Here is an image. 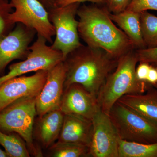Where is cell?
Listing matches in <instances>:
<instances>
[{"label": "cell", "instance_id": "6da1fadb", "mask_svg": "<svg viewBox=\"0 0 157 157\" xmlns=\"http://www.w3.org/2000/svg\"><path fill=\"white\" fill-rule=\"evenodd\" d=\"M83 5L77 11L79 37L86 45L106 51L118 59L135 48L126 35L114 24L106 6Z\"/></svg>", "mask_w": 157, "mask_h": 157}, {"label": "cell", "instance_id": "7a4b0ae2", "mask_svg": "<svg viewBox=\"0 0 157 157\" xmlns=\"http://www.w3.org/2000/svg\"><path fill=\"white\" fill-rule=\"evenodd\" d=\"M117 61L101 48L81 45L64 61L67 68L64 89L78 83L98 97L106 78L116 67Z\"/></svg>", "mask_w": 157, "mask_h": 157}, {"label": "cell", "instance_id": "3957f363", "mask_svg": "<svg viewBox=\"0 0 157 157\" xmlns=\"http://www.w3.org/2000/svg\"><path fill=\"white\" fill-rule=\"evenodd\" d=\"M137 63L134 49L118 59L116 67L106 78L97 97L103 112L109 115L113 106L123 96L142 94L151 86L147 82L137 79L136 74Z\"/></svg>", "mask_w": 157, "mask_h": 157}, {"label": "cell", "instance_id": "277c9868", "mask_svg": "<svg viewBox=\"0 0 157 157\" xmlns=\"http://www.w3.org/2000/svg\"><path fill=\"white\" fill-rule=\"evenodd\" d=\"M36 98H20L0 111V130L4 133L18 134L25 141L30 153L41 157L42 152L33 138L34 119L37 115Z\"/></svg>", "mask_w": 157, "mask_h": 157}, {"label": "cell", "instance_id": "5b68a950", "mask_svg": "<svg viewBox=\"0 0 157 157\" xmlns=\"http://www.w3.org/2000/svg\"><path fill=\"white\" fill-rule=\"evenodd\" d=\"M122 140L144 144L157 142V125L118 101L109 113Z\"/></svg>", "mask_w": 157, "mask_h": 157}, {"label": "cell", "instance_id": "8992f818", "mask_svg": "<svg viewBox=\"0 0 157 157\" xmlns=\"http://www.w3.org/2000/svg\"><path fill=\"white\" fill-rule=\"evenodd\" d=\"M80 3H71L48 11V18L54 27L56 38L51 47L59 51L64 61L69 53L82 45L76 19Z\"/></svg>", "mask_w": 157, "mask_h": 157}, {"label": "cell", "instance_id": "52a82bcc", "mask_svg": "<svg viewBox=\"0 0 157 157\" xmlns=\"http://www.w3.org/2000/svg\"><path fill=\"white\" fill-rule=\"evenodd\" d=\"M47 42L44 37L37 34L36 40L30 46V52L26 58L9 66L8 73L0 76V85L11 78L30 72L50 70L64 61L62 52L48 46Z\"/></svg>", "mask_w": 157, "mask_h": 157}, {"label": "cell", "instance_id": "ba28073f", "mask_svg": "<svg viewBox=\"0 0 157 157\" xmlns=\"http://www.w3.org/2000/svg\"><path fill=\"white\" fill-rule=\"evenodd\" d=\"M14 11L10 15L13 23H21L36 31L47 42L52 43L56 35L54 27L48 18V11L39 0H9Z\"/></svg>", "mask_w": 157, "mask_h": 157}, {"label": "cell", "instance_id": "9c48e42d", "mask_svg": "<svg viewBox=\"0 0 157 157\" xmlns=\"http://www.w3.org/2000/svg\"><path fill=\"white\" fill-rule=\"evenodd\" d=\"M91 121L93 130L89 146L90 156L118 157L119 137L109 115L100 109Z\"/></svg>", "mask_w": 157, "mask_h": 157}, {"label": "cell", "instance_id": "30bf717a", "mask_svg": "<svg viewBox=\"0 0 157 157\" xmlns=\"http://www.w3.org/2000/svg\"><path fill=\"white\" fill-rule=\"evenodd\" d=\"M36 34L34 29L17 23L9 34L0 38V76L5 75L6 67L12 61L26 58Z\"/></svg>", "mask_w": 157, "mask_h": 157}, {"label": "cell", "instance_id": "8fae6325", "mask_svg": "<svg viewBox=\"0 0 157 157\" xmlns=\"http://www.w3.org/2000/svg\"><path fill=\"white\" fill-rule=\"evenodd\" d=\"M48 71L39 70L32 76L22 75L3 82L0 85V111L20 98L37 97L45 84Z\"/></svg>", "mask_w": 157, "mask_h": 157}, {"label": "cell", "instance_id": "7c38bea8", "mask_svg": "<svg viewBox=\"0 0 157 157\" xmlns=\"http://www.w3.org/2000/svg\"><path fill=\"white\" fill-rule=\"evenodd\" d=\"M59 109L64 114L90 120L101 109L97 97L78 83L70 85L64 89Z\"/></svg>", "mask_w": 157, "mask_h": 157}, {"label": "cell", "instance_id": "4fadbf2b", "mask_svg": "<svg viewBox=\"0 0 157 157\" xmlns=\"http://www.w3.org/2000/svg\"><path fill=\"white\" fill-rule=\"evenodd\" d=\"M66 71L64 61L48 70L45 84L36 100L37 115L39 117L52 110L59 109L63 94Z\"/></svg>", "mask_w": 157, "mask_h": 157}, {"label": "cell", "instance_id": "5bb4252c", "mask_svg": "<svg viewBox=\"0 0 157 157\" xmlns=\"http://www.w3.org/2000/svg\"><path fill=\"white\" fill-rule=\"evenodd\" d=\"M92 121L73 115L64 114L57 141L89 146L92 134Z\"/></svg>", "mask_w": 157, "mask_h": 157}, {"label": "cell", "instance_id": "9a60e30c", "mask_svg": "<svg viewBox=\"0 0 157 157\" xmlns=\"http://www.w3.org/2000/svg\"><path fill=\"white\" fill-rule=\"evenodd\" d=\"M118 101L157 125V89L152 86L145 92L125 95Z\"/></svg>", "mask_w": 157, "mask_h": 157}, {"label": "cell", "instance_id": "2e32d148", "mask_svg": "<svg viewBox=\"0 0 157 157\" xmlns=\"http://www.w3.org/2000/svg\"><path fill=\"white\" fill-rule=\"evenodd\" d=\"M64 114L59 109H54L39 117L37 126L38 139L45 148L58 140L61 131Z\"/></svg>", "mask_w": 157, "mask_h": 157}, {"label": "cell", "instance_id": "e0dca14e", "mask_svg": "<svg viewBox=\"0 0 157 157\" xmlns=\"http://www.w3.org/2000/svg\"><path fill=\"white\" fill-rule=\"evenodd\" d=\"M109 16L132 41L135 48H147L140 28V13L125 10L120 13L109 12Z\"/></svg>", "mask_w": 157, "mask_h": 157}, {"label": "cell", "instance_id": "ac0fdd59", "mask_svg": "<svg viewBox=\"0 0 157 157\" xmlns=\"http://www.w3.org/2000/svg\"><path fill=\"white\" fill-rule=\"evenodd\" d=\"M118 157H157V142L144 144L118 140Z\"/></svg>", "mask_w": 157, "mask_h": 157}, {"label": "cell", "instance_id": "d6986e66", "mask_svg": "<svg viewBox=\"0 0 157 157\" xmlns=\"http://www.w3.org/2000/svg\"><path fill=\"white\" fill-rule=\"evenodd\" d=\"M15 132L4 133L0 130V144L9 157H29L30 153L23 139Z\"/></svg>", "mask_w": 157, "mask_h": 157}, {"label": "cell", "instance_id": "ffe728a7", "mask_svg": "<svg viewBox=\"0 0 157 157\" xmlns=\"http://www.w3.org/2000/svg\"><path fill=\"white\" fill-rule=\"evenodd\" d=\"M50 156L81 157L90 156L88 146L78 144L57 141L49 147Z\"/></svg>", "mask_w": 157, "mask_h": 157}, {"label": "cell", "instance_id": "44dd1931", "mask_svg": "<svg viewBox=\"0 0 157 157\" xmlns=\"http://www.w3.org/2000/svg\"><path fill=\"white\" fill-rule=\"evenodd\" d=\"M140 14L141 34L147 48L154 47L157 43V17L147 11Z\"/></svg>", "mask_w": 157, "mask_h": 157}, {"label": "cell", "instance_id": "7402d4cb", "mask_svg": "<svg viewBox=\"0 0 157 157\" xmlns=\"http://www.w3.org/2000/svg\"><path fill=\"white\" fill-rule=\"evenodd\" d=\"M13 9L9 0H0V38L9 34L15 27L16 24L10 19Z\"/></svg>", "mask_w": 157, "mask_h": 157}, {"label": "cell", "instance_id": "603a6c76", "mask_svg": "<svg viewBox=\"0 0 157 157\" xmlns=\"http://www.w3.org/2000/svg\"><path fill=\"white\" fill-rule=\"evenodd\" d=\"M126 10L137 13L149 10L157 11V0H132Z\"/></svg>", "mask_w": 157, "mask_h": 157}, {"label": "cell", "instance_id": "cb8c5ba5", "mask_svg": "<svg viewBox=\"0 0 157 157\" xmlns=\"http://www.w3.org/2000/svg\"><path fill=\"white\" fill-rule=\"evenodd\" d=\"M139 63H148L151 65L157 64V46L148 47L135 51Z\"/></svg>", "mask_w": 157, "mask_h": 157}, {"label": "cell", "instance_id": "d4e9b609", "mask_svg": "<svg viewBox=\"0 0 157 157\" xmlns=\"http://www.w3.org/2000/svg\"><path fill=\"white\" fill-rule=\"evenodd\" d=\"M132 0H104V5L111 13H120L126 10Z\"/></svg>", "mask_w": 157, "mask_h": 157}, {"label": "cell", "instance_id": "484cf974", "mask_svg": "<svg viewBox=\"0 0 157 157\" xmlns=\"http://www.w3.org/2000/svg\"><path fill=\"white\" fill-rule=\"evenodd\" d=\"M151 64L146 63H140L136 67V74L137 78L139 81H146Z\"/></svg>", "mask_w": 157, "mask_h": 157}, {"label": "cell", "instance_id": "4316f807", "mask_svg": "<svg viewBox=\"0 0 157 157\" xmlns=\"http://www.w3.org/2000/svg\"><path fill=\"white\" fill-rule=\"evenodd\" d=\"M90 2L93 4L104 5V0H62L59 4V6H64L73 3H82Z\"/></svg>", "mask_w": 157, "mask_h": 157}, {"label": "cell", "instance_id": "83f0119b", "mask_svg": "<svg viewBox=\"0 0 157 157\" xmlns=\"http://www.w3.org/2000/svg\"><path fill=\"white\" fill-rule=\"evenodd\" d=\"M146 82L151 85L157 82V69L152 65H151Z\"/></svg>", "mask_w": 157, "mask_h": 157}, {"label": "cell", "instance_id": "f1b7e54d", "mask_svg": "<svg viewBox=\"0 0 157 157\" xmlns=\"http://www.w3.org/2000/svg\"><path fill=\"white\" fill-rule=\"evenodd\" d=\"M47 11L59 7V4L62 0H39Z\"/></svg>", "mask_w": 157, "mask_h": 157}, {"label": "cell", "instance_id": "f546056e", "mask_svg": "<svg viewBox=\"0 0 157 157\" xmlns=\"http://www.w3.org/2000/svg\"><path fill=\"white\" fill-rule=\"evenodd\" d=\"M0 157H9V156L6 151L2 150L0 148Z\"/></svg>", "mask_w": 157, "mask_h": 157}, {"label": "cell", "instance_id": "4dcf8cb0", "mask_svg": "<svg viewBox=\"0 0 157 157\" xmlns=\"http://www.w3.org/2000/svg\"><path fill=\"white\" fill-rule=\"evenodd\" d=\"M152 86L154 87L155 88L157 89V82L155 83V84L153 85Z\"/></svg>", "mask_w": 157, "mask_h": 157}, {"label": "cell", "instance_id": "1f68e13d", "mask_svg": "<svg viewBox=\"0 0 157 157\" xmlns=\"http://www.w3.org/2000/svg\"><path fill=\"white\" fill-rule=\"evenodd\" d=\"M151 65H152V66H153L154 67H155L157 69V64Z\"/></svg>", "mask_w": 157, "mask_h": 157}, {"label": "cell", "instance_id": "d6a6232c", "mask_svg": "<svg viewBox=\"0 0 157 157\" xmlns=\"http://www.w3.org/2000/svg\"><path fill=\"white\" fill-rule=\"evenodd\" d=\"M157 46V43L156 44V45H155V46ZM154 47H155V46H154Z\"/></svg>", "mask_w": 157, "mask_h": 157}]
</instances>
